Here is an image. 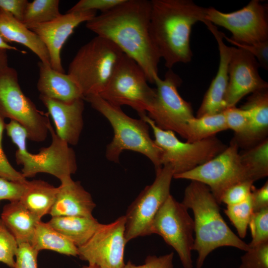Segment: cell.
I'll list each match as a JSON object with an SVG mask.
<instances>
[{
	"label": "cell",
	"instance_id": "6",
	"mask_svg": "<svg viewBox=\"0 0 268 268\" xmlns=\"http://www.w3.org/2000/svg\"><path fill=\"white\" fill-rule=\"evenodd\" d=\"M139 116L151 127L154 141L162 150V166L170 165L174 175L188 172L206 162L227 146L215 136L192 142H182L172 131L158 128L146 113Z\"/></svg>",
	"mask_w": 268,
	"mask_h": 268
},
{
	"label": "cell",
	"instance_id": "8",
	"mask_svg": "<svg viewBox=\"0 0 268 268\" xmlns=\"http://www.w3.org/2000/svg\"><path fill=\"white\" fill-rule=\"evenodd\" d=\"M146 74L133 59L124 54L103 91L99 95L116 106L131 107L138 115L146 113L156 96Z\"/></svg>",
	"mask_w": 268,
	"mask_h": 268
},
{
	"label": "cell",
	"instance_id": "25",
	"mask_svg": "<svg viewBox=\"0 0 268 268\" xmlns=\"http://www.w3.org/2000/svg\"><path fill=\"white\" fill-rule=\"evenodd\" d=\"M48 223L77 247L85 244L101 224L93 216H79L52 217Z\"/></svg>",
	"mask_w": 268,
	"mask_h": 268
},
{
	"label": "cell",
	"instance_id": "9",
	"mask_svg": "<svg viewBox=\"0 0 268 268\" xmlns=\"http://www.w3.org/2000/svg\"><path fill=\"white\" fill-rule=\"evenodd\" d=\"M182 83L181 77L171 69L163 79L156 76V96L147 115L160 129L176 133L187 140L188 121L194 116L191 104L178 91Z\"/></svg>",
	"mask_w": 268,
	"mask_h": 268
},
{
	"label": "cell",
	"instance_id": "39",
	"mask_svg": "<svg viewBox=\"0 0 268 268\" xmlns=\"http://www.w3.org/2000/svg\"><path fill=\"white\" fill-rule=\"evenodd\" d=\"M124 0H81L68 11V12L100 10L107 12L123 2Z\"/></svg>",
	"mask_w": 268,
	"mask_h": 268
},
{
	"label": "cell",
	"instance_id": "41",
	"mask_svg": "<svg viewBox=\"0 0 268 268\" xmlns=\"http://www.w3.org/2000/svg\"><path fill=\"white\" fill-rule=\"evenodd\" d=\"M224 39L232 45L247 50L256 58L260 67L268 70V40L252 45H243L231 41L225 34Z\"/></svg>",
	"mask_w": 268,
	"mask_h": 268
},
{
	"label": "cell",
	"instance_id": "16",
	"mask_svg": "<svg viewBox=\"0 0 268 268\" xmlns=\"http://www.w3.org/2000/svg\"><path fill=\"white\" fill-rule=\"evenodd\" d=\"M259 64L247 50L233 47L228 67V82L224 96L225 109L236 105L246 95L268 88L260 76Z\"/></svg>",
	"mask_w": 268,
	"mask_h": 268
},
{
	"label": "cell",
	"instance_id": "26",
	"mask_svg": "<svg viewBox=\"0 0 268 268\" xmlns=\"http://www.w3.org/2000/svg\"><path fill=\"white\" fill-rule=\"evenodd\" d=\"M59 187L40 180L28 181L19 201L30 211L41 219L50 214L56 201Z\"/></svg>",
	"mask_w": 268,
	"mask_h": 268
},
{
	"label": "cell",
	"instance_id": "24",
	"mask_svg": "<svg viewBox=\"0 0 268 268\" xmlns=\"http://www.w3.org/2000/svg\"><path fill=\"white\" fill-rule=\"evenodd\" d=\"M0 220L18 245L23 243L31 244L36 226L41 219L17 201L4 206Z\"/></svg>",
	"mask_w": 268,
	"mask_h": 268
},
{
	"label": "cell",
	"instance_id": "11",
	"mask_svg": "<svg viewBox=\"0 0 268 268\" xmlns=\"http://www.w3.org/2000/svg\"><path fill=\"white\" fill-rule=\"evenodd\" d=\"M239 148L232 138L229 145L212 159L190 171L175 175L173 178L198 181L206 185L219 204L222 194L229 187L250 180L241 162Z\"/></svg>",
	"mask_w": 268,
	"mask_h": 268
},
{
	"label": "cell",
	"instance_id": "47",
	"mask_svg": "<svg viewBox=\"0 0 268 268\" xmlns=\"http://www.w3.org/2000/svg\"><path fill=\"white\" fill-rule=\"evenodd\" d=\"M0 49H4L6 50H13L20 51L15 47L9 45L3 38L0 35Z\"/></svg>",
	"mask_w": 268,
	"mask_h": 268
},
{
	"label": "cell",
	"instance_id": "23",
	"mask_svg": "<svg viewBox=\"0 0 268 268\" xmlns=\"http://www.w3.org/2000/svg\"><path fill=\"white\" fill-rule=\"evenodd\" d=\"M0 35L7 42H14L27 47L41 62L51 66L48 51L39 37L21 21L0 9Z\"/></svg>",
	"mask_w": 268,
	"mask_h": 268
},
{
	"label": "cell",
	"instance_id": "27",
	"mask_svg": "<svg viewBox=\"0 0 268 268\" xmlns=\"http://www.w3.org/2000/svg\"><path fill=\"white\" fill-rule=\"evenodd\" d=\"M31 245L39 252L47 250L61 254L77 256V247L48 222L39 221Z\"/></svg>",
	"mask_w": 268,
	"mask_h": 268
},
{
	"label": "cell",
	"instance_id": "5",
	"mask_svg": "<svg viewBox=\"0 0 268 268\" xmlns=\"http://www.w3.org/2000/svg\"><path fill=\"white\" fill-rule=\"evenodd\" d=\"M123 55L111 41L97 36L78 50L69 65L67 74L78 85L84 98L99 95Z\"/></svg>",
	"mask_w": 268,
	"mask_h": 268
},
{
	"label": "cell",
	"instance_id": "21",
	"mask_svg": "<svg viewBox=\"0 0 268 268\" xmlns=\"http://www.w3.org/2000/svg\"><path fill=\"white\" fill-rule=\"evenodd\" d=\"M59 187L56 201L49 214L52 217L79 216L93 217L96 206L90 193L79 181L72 179L62 183Z\"/></svg>",
	"mask_w": 268,
	"mask_h": 268
},
{
	"label": "cell",
	"instance_id": "12",
	"mask_svg": "<svg viewBox=\"0 0 268 268\" xmlns=\"http://www.w3.org/2000/svg\"><path fill=\"white\" fill-rule=\"evenodd\" d=\"M188 210L170 195L155 216L151 234L161 236L176 251L184 268H193L194 224Z\"/></svg>",
	"mask_w": 268,
	"mask_h": 268
},
{
	"label": "cell",
	"instance_id": "3",
	"mask_svg": "<svg viewBox=\"0 0 268 268\" xmlns=\"http://www.w3.org/2000/svg\"><path fill=\"white\" fill-rule=\"evenodd\" d=\"M191 181L185 190L181 202L194 213L193 250L198 254L196 268H201L207 256L218 248L228 246L247 251L249 246L227 225L209 188L201 182Z\"/></svg>",
	"mask_w": 268,
	"mask_h": 268
},
{
	"label": "cell",
	"instance_id": "15",
	"mask_svg": "<svg viewBox=\"0 0 268 268\" xmlns=\"http://www.w3.org/2000/svg\"><path fill=\"white\" fill-rule=\"evenodd\" d=\"M124 215L100 226L83 245L77 247V256L88 265L99 268H123L125 266Z\"/></svg>",
	"mask_w": 268,
	"mask_h": 268
},
{
	"label": "cell",
	"instance_id": "7",
	"mask_svg": "<svg viewBox=\"0 0 268 268\" xmlns=\"http://www.w3.org/2000/svg\"><path fill=\"white\" fill-rule=\"evenodd\" d=\"M0 115L20 124L33 141L42 142L47 137L48 115L39 111L24 94L17 71L8 66L0 72Z\"/></svg>",
	"mask_w": 268,
	"mask_h": 268
},
{
	"label": "cell",
	"instance_id": "36",
	"mask_svg": "<svg viewBox=\"0 0 268 268\" xmlns=\"http://www.w3.org/2000/svg\"><path fill=\"white\" fill-rule=\"evenodd\" d=\"M254 183L250 180H246L230 186L222 194L220 203L223 202L228 206L245 201L250 196L254 187Z\"/></svg>",
	"mask_w": 268,
	"mask_h": 268
},
{
	"label": "cell",
	"instance_id": "43",
	"mask_svg": "<svg viewBox=\"0 0 268 268\" xmlns=\"http://www.w3.org/2000/svg\"><path fill=\"white\" fill-rule=\"evenodd\" d=\"M7 134L17 147V149L27 148L26 139L28 134L26 130L17 122L10 120L5 125Z\"/></svg>",
	"mask_w": 268,
	"mask_h": 268
},
{
	"label": "cell",
	"instance_id": "19",
	"mask_svg": "<svg viewBox=\"0 0 268 268\" xmlns=\"http://www.w3.org/2000/svg\"><path fill=\"white\" fill-rule=\"evenodd\" d=\"M39 98L53 120L56 134L67 144L76 145L83 127L84 99L63 102L41 95Z\"/></svg>",
	"mask_w": 268,
	"mask_h": 268
},
{
	"label": "cell",
	"instance_id": "30",
	"mask_svg": "<svg viewBox=\"0 0 268 268\" xmlns=\"http://www.w3.org/2000/svg\"><path fill=\"white\" fill-rule=\"evenodd\" d=\"M59 0H34L28 2L22 22L26 26L50 22L60 16Z\"/></svg>",
	"mask_w": 268,
	"mask_h": 268
},
{
	"label": "cell",
	"instance_id": "28",
	"mask_svg": "<svg viewBox=\"0 0 268 268\" xmlns=\"http://www.w3.org/2000/svg\"><path fill=\"white\" fill-rule=\"evenodd\" d=\"M187 142H194L207 138L222 131L228 130L222 112L195 117L188 121Z\"/></svg>",
	"mask_w": 268,
	"mask_h": 268
},
{
	"label": "cell",
	"instance_id": "29",
	"mask_svg": "<svg viewBox=\"0 0 268 268\" xmlns=\"http://www.w3.org/2000/svg\"><path fill=\"white\" fill-rule=\"evenodd\" d=\"M250 180L255 181L268 175V138L239 152Z\"/></svg>",
	"mask_w": 268,
	"mask_h": 268
},
{
	"label": "cell",
	"instance_id": "10",
	"mask_svg": "<svg viewBox=\"0 0 268 268\" xmlns=\"http://www.w3.org/2000/svg\"><path fill=\"white\" fill-rule=\"evenodd\" d=\"M153 182L147 186L128 207L125 217V239L127 242L138 237L149 235L153 220L170 194L174 172L169 165L155 171Z\"/></svg>",
	"mask_w": 268,
	"mask_h": 268
},
{
	"label": "cell",
	"instance_id": "14",
	"mask_svg": "<svg viewBox=\"0 0 268 268\" xmlns=\"http://www.w3.org/2000/svg\"><path fill=\"white\" fill-rule=\"evenodd\" d=\"M204 20L229 31V39L238 44L252 45L268 40V6L259 0H252L241 9L229 13L206 8Z\"/></svg>",
	"mask_w": 268,
	"mask_h": 268
},
{
	"label": "cell",
	"instance_id": "37",
	"mask_svg": "<svg viewBox=\"0 0 268 268\" xmlns=\"http://www.w3.org/2000/svg\"><path fill=\"white\" fill-rule=\"evenodd\" d=\"M5 125L4 119L0 115V177L9 181L26 183L28 180L11 166L3 150L2 139Z\"/></svg>",
	"mask_w": 268,
	"mask_h": 268
},
{
	"label": "cell",
	"instance_id": "40",
	"mask_svg": "<svg viewBox=\"0 0 268 268\" xmlns=\"http://www.w3.org/2000/svg\"><path fill=\"white\" fill-rule=\"evenodd\" d=\"M26 183L9 181L0 177V201H19L25 190Z\"/></svg>",
	"mask_w": 268,
	"mask_h": 268
},
{
	"label": "cell",
	"instance_id": "32",
	"mask_svg": "<svg viewBox=\"0 0 268 268\" xmlns=\"http://www.w3.org/2000/svg\"><path fill=\"white\" fill-rule=\"evenodd\" d=\"M228 129L235 133V140L241 138L247 132L249 124V117L247 112L236 106L227 108L223 111Z\"/></svg>",
	"mask_w": 268,
	"mask_h": 268
},
{
	"label": "cell",
	"instance_id": "44",
	"mask_svg": "<svg viewBox=\"0 0 268 268\" xmlns=\"http://www.w3.org/2000/svg\"><path fill=\"white\" fill-rule=\"evenodd\" d=\"M28 2L27 0H0V9L8 12L22 22Z\"/></svg>",
	"mask_w": 268,
	"mask_h": 268
},
{
	"label": "cell",
	"instance_id": "42",
	"mask_svg": "<svg viewBox=\"0 0 268 268\" xmlns=\"http://www.w3.org/2000/svg\"><path fill=\"white\" fill-rule=\"evenodd\" d=\"M173 257V252L159 257L148 256L143 265L137 266L129 261L123 268H174Z\"/></svg>",
	"mask_w": 268,
	"mask_h": 268
},
{
	"label": "cell",
	"instance_id": "13",
	"mask_svg": "<svg viewBox=\"0 0 268 268\" xmlns=\"http://www.w3.org/2000/svg\"><path fill=\"white\" fill-rule=\"evenodd\" d=\"M48 129L52 136L51 145L42 148L37 154L29 152L27 148L17 149L16 162L23 166L21 173L25 178L45 173L64 183L71 179V175L77 170L75 154L68 144L56 134L50 123Z\"/></svg>",
	"mask_w": 268,
	"mask_h": 268
},
{
	"label": "cell",
	"instance_id": "18",
	"mask_svg": "<svg viewBox=\"0 0 268 268\" xmlns=\"http://www.w3.org/2000/svg\"><path fill=\"white\" fill-rule=\"evenodd\" d=\"M214 37L218 45L219 63L216 74L206 91L197 112V117L213 115L225 109L224 96L228 82V67L233 47L227 46L224 42V33L210 22H202Z\"/></svg>",
	"mask_w": 268,
	"mask_h": 268
},
{
	"label": "cell",
	"instance_id": "45",
	"mask_svg": "<svg viewBox=\"0 0 268 268\" xmlns=\"http://www.w3.org/2000/svg\"><path fill=\"white\" fill-rule=\"evenodd\" d=\"M254 212L268 207V182L259 189L255 187L251 193Z\"/></svg>",
	"mask_w": 268,
	"mask_h": 268
},
{
	"label": "cell",
	"instance_id": "38",
	"mask_svg": "<svg viewBox=\"0 0 268 268\" xmlns=\"http://www.w3.org/2000/svg\"><path fill=\"white\" fill-rule=\"evenodd\" d=\"M38 253L29 243L18 244L15 257L14 268H38Z\"/></svg>",
	"mask_w": 268,
	"mask_h": 268
},
{
	"label": "cell",
	"instance_id": "1",
	"mask_svg": "<svg viewBox=\"0 0 268 268\" xmlns=\"http://www.w3.org/2000/svg\"><path fill=\"white\" fill-rule=\"evenodd\" d=\"M151 9V0H124L87 21L86 27L115 44L139 65L148 82L154 83L161 58L150 36Z\"/></svg>",
	"mask_w": 268,
	"mask_h": 268
},
{
	"label": "cell",
	"instance_id": "33",
	"mask_svg": "<svg viewBox=\"0 0 268 268\" xmlns=\"http://www.w3.org/2000/svg\"><path fill=\"white\" fill-rule=\"evenodd\" d=\"M249 226L252 235L249 247L268 241V207L254 212Z\"/></svg>",
	"mask_w": 268,
	"mask_h": 268
},
{
	"label": "cell",
	"instance_id": "31",
	"mask_svg": "<svg viewBox=\"0 0 268 268\" xmlns=\"http://www.w3.org/2000/svg\"><path fill=\"white\" fill-rule=\"evenodd\" d=\"M224 212L236 229L239 237L244 238L247 235L249 222L254 212L251 194L245 201L227 206Z\"/></svg>",
	"mask_w": 268,
	"mask_h": 268
},
{
	"label": "cell",
	"instance_id": "34",
	"mask_svg": "<svg viewBox=\"0 0 268 268\" xmlns=\"http://www.w3.org/2000/svg\"><path fill=\"white\" fill-rule=\"evenodd\" d=\"M245 252L239 268H268V241L250 247Z\"/></svg>",
	"mask_w": 268,
	"mask_h": 268
},
{
	"label": "cell",
	"instance_id": "20",
	"mask_svg": "<svg viewBox=\"0 0 268 268\" xmlns=\"http://www.w3.org/2000/svg\"><path fill=\"white\" fill-rule=\"evenodd\" d=\"M241 108L248 113L249 124L244 135L234 139L239 148L245 149L268 138V88L252 93Z\"/></svg>",
	"mask_w": 268,
	"mask_h": 268
},
{
	"label": "cell",
	"instance_id": "4",
	"mask_svg": "<svg viewBox=\"0 0 268 268\" xmlns=\"http://www.w3.org/2000/svg\"><path fill=\"white\" fill-rule=\"evenodd\" d=\"M84 100L101 114L110 123L114 132L112 141L107 145L106 158L119 162L121 154L126 150L142 154L153 164L155 171L161 168L162 149L149 135L148 124L142 118H133L121 107L108 103L99 95H89Z\"/></svg>",
	"mask_w": 268,
	"mask_h": 268
},
{
	"label": "cell",
	"instance_id": "2",
	"mask_svg": "<svg viewBox=\"0 0 268 268\" xmlns=\"http://www.w3.org/2000/svg\"><path fill=\"white\" fill-rule=\"evenodd\" d=\"M149 33L152 42L165 66L191 62L192 28L202 22L206 8L191 0H152Z\"/></svg>",
	"mask_w": 268,
	"mask_h": 268
},
{
	"label": "cell",
	"instance_id": "35",
	"mask_svg": "<svg viewBox=\"0 0 268 268\" xmlns=\"http://www.w3.org/2000/svg\"><path fill=\"white\" fill-rule=\"evenodd\" d=\"M17 248L16 239L0 220V262L14 268Z\"/></svg>",
	"mask_w": 268,
	"mask_h": 268
},
{
	"label": "cell",
	"instance_id": "46",
	"mask_svg": "<svg viewBox=\"0 0 268 268\" xmlns=\"http://www.w3.org/2000/svg\"><path fill=\"white\" fill-rule=\"evenodd\" d=\"M8 66L7 50L0 49V72Z\"/></svg>",
	"mask_w": 268,
	"mask_h": 268
},
{
	"label": "cell",
	"instance_id": "22",
	"mask_svg": "<svg viewBox=\"0 0 268 268\" xmlns=\"http://www.w3.org/2000/svg\"><path fill=\"white\" fill-rule=\"evenodd\" d=\"M38 66L39 77L37 87L40 95L63 102L84 99L79 86L67 73L58 71L41 61Z\"/></svg>",
	"mask_w": 268,
	"mask_h": 268
},
{
	"label": "cell",
	"instance_id": "48",
	"mask_svg": "<svg viewBox=\"0 0 268 268\" xmlns=\"http://www.w3.org/2000/svg\"><path fill=\"white\" fill-rule=\"evenodd\" d=\"M80 268H99L88 265V266H84Z\"/></svg>",
	"mask_w": 268,
	"mask_h": 268
},
{
	"label": "cell",
	"instance_id": "17",
	"mask_svg": "<svg viewBox=\"0 0 268 268\" xmlns=\"http://www.w3.org/2000/svg\"><path fill=\"white\" fill-rule=\"evenodd\" d=\"M95 16L96 11H95L67 12L50 22L27 27L36 34L46 46L51 67L64 73L61 57L64 44L76 27Z\"/></svg>",
	"mask_w": 268,
	"mask_h": 268
}]
</instances>
